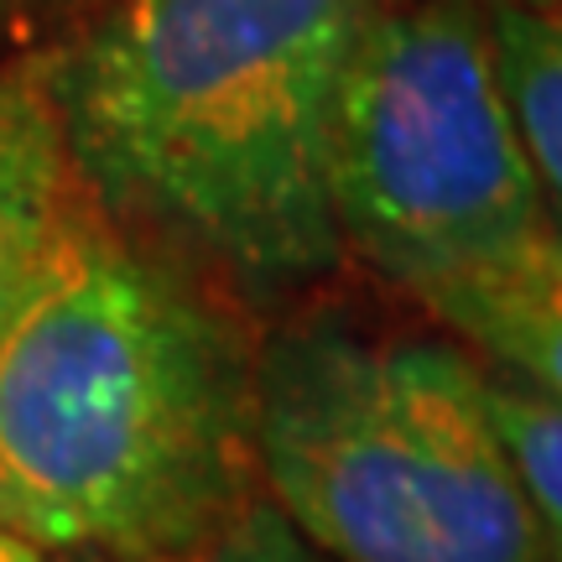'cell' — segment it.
<instances>
[{"instance_id":"8fae6325","label":"cell","mask_w":562,"mask_h":562,"mask_svg":"<svg viewBox=\"0 0 562 562\" xmlns=\"http://www.w3.org/2000/svg\"><path fill=\"white\" fill-rule=\"evenodd\" d=\"M484 5H501V0H484Z\"/></svg>"},{"instance_id":"277c9868","label":"cell","mask_w":562,"mask_h":562,"mask_svg":"<svg viewBox=\"0 0 562 562\" xmlns=\"http://www.w3.org/2000/svg\"><path fill=\"white\" fill-rule=\"evenodd\" d=\"M328 214L412 297L547 240L484 0H375L339 74Z\"/></svg>"},{"instance_id":"3957f363","label":"cell","mask_w":562,"mask_h":562,"mask_svg":"<svg viewBox=\"0 0 562 562\" xmlns=\"http://www.w3.org/2000/svg\"><path fill=\"white\" fill-rule=\"evenodd\" d=\"M250 453L328 562H542L484 370L448 344L281 334L256 360Z\"/></svg>"},{"instance_id":"52a82bcc","label":"cell","mask_w":562,"mask_h":562,"mask_svg":"<svg viewBox=\"0 0 562 562\" xmlns=\"http://www.w3.org/2000/svg\"><path fill=\"white\" fill-rule=\"evenodd\" d=\"M484 11L547 229L562 245V0H501Z\"/></svg>"},{"instance_id":"9c48e42d","label":"cell","mask_w":562,"mask_h":562,"mask_svg":"<svg viewBox=\"0 0 562 562\" xmlns=\"http://www.w3.org/2000/svg\"><path fill=\"white\" fill-rule=\"evenodd\" d=\"M140 562H328V558L318 547L302 542L292 531V521L271 501H245L214 531H203L199 542L178 547V552H161V558H140Z\"/></svg>"},{"instance_id":"6da1fadb","label":"cell","mask_w":562,"mask_h":562,"mask_svg":"<svg viewBox=\"0 0 562 562\" xmlns=\"http://www.w3.org/2000/svg\"><path fill=\"white\" fill-rule=\"evenodd\" d=\"M256 360L83 203L0 328V526L79 562L199 542L250 501Z\"/></svg>"},{"instance_id":"ba28073f","label":"cell","mask_w":562,"mask_h":562,"mask_svg":"<svg viewBox=\"0 0 562 562\" xmlns=\"http://www.w3.org/2000/svg\"><path fill=\"white\" fill-rule=\"evenodd\" d=\"M484 396L531 505L542 562H562V402L516 375H490V370H484Z\"/></svg>"},{"instance_id":"30bf717a","label":"cell","mask_w":562,"mask_h":562,"mask_svg":"<svg viewBox=\"0 0 562 562\" xmlns=\"http://www.w3.org/2000/svg\"><path fill=\"white\" fill-rule=\"evenodd\" d=\"M0 562H47V552H42V547H32L26 537H16V531H5V526H0Z\"/></svg>"},{"instance_id":"5b68a950","label":"cell","mask_w":562,"mask_h":562,"mask_svg":"<svg viewBox=\"0 0 562 562\" xmlns=\"http://www.w3.org/2000/svg\"><path fill=\"white\" fill-rule=\"evenodd\" d=\"M83 203V178L47 83L0 74V328Z\"/></svg>"},{"instance_id":"7a4b0ae2","label":"cell","mask_w":562,"mask_h":562,"mask_svg":"<svg viewBox=\"0 0 562 562\" xmlns=\"http://www.w3.org/2000/svg\"><path fill=\"white\" fill-rule=\"evenodd\" d=\"M370 5L110 0L42 79L83 188L250 286L328 271V115Z\"/></svg>"},{"instance_id":"8992f818","label":"cell","mask_w":562,"mask_h":562,"mask_svg":"<svg viewBox=\"0 0 562 562\" xmlns=\"http://www.w3.org/2000/svg\"><path fill=\"white\" fill-rule=\"evenodd\" d=\"M417 302L505 375L562 402V245L552 235L438 281Z\"/></svg>"}]
</instances>
